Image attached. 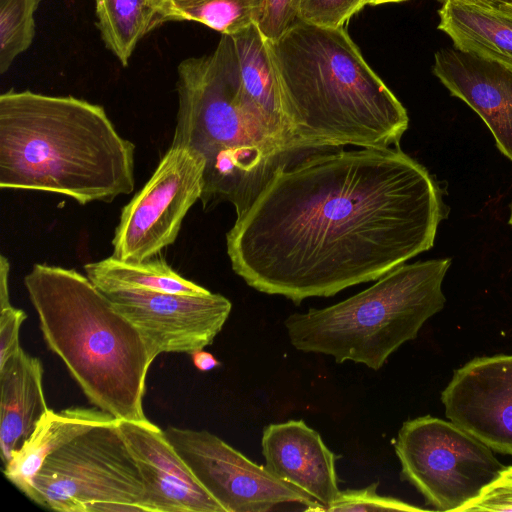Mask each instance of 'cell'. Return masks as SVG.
Masks as SVG:
<instances>
[{"mask_svg": "<svg viewBox=\"0 0 512 512\" xmlns=\"http://www.w3.org/2000/svg\"><path fill=\"white\" fill-rule=\"evenodd\" d=\"M444 208L399 146L322 150L280 167L226 234L248 286L299 305L373 280L429 250Z\"/></svg>", "mask_w": 512, "mask_h": 512, "instance_id": "obj_1", "label": "cell"}, {"mask_svg": "<svg viewBox=\"0 0 512 512\" xmlns=\"http://www.w3.org/2000/svg\"><path fill=\"white\" fill-rule=\"evenodd\" d=\"M269 48L300 155L399 145L407 111L343 27L298 21Z\"/></svg>", "mask_w": 512, "mask_h": 512, "instance_id": "obj_2", "label": "cell"}, {"mask_svg": "<svg viewBox=\"0 0 512 512\" xmlns=\"http://www.w3.org/2000/svg\"><path fill=\"white\" fill-rule=\"evenodd\" d=\"M134 154L100 105L28 90L0 95L1 189L110 203L134 189Z\"/></svg>", "mask_w": 512, "mask_h": 512, "instance_id": "obj_3", "label": "cell"}, {"mask_svg": "<svg viewBox=\"0 0 512 512\" xmlns=\"http://www.w3.org/2000/svg\"><path fill=\"white\" fill-rule=\"evenodd\" d=\"M178 112L172 146L205 162L204 209L229 202L240 217L274 173L296 158L248 105L233 38L222 34L215 50L177 68Z\"/></svg>", "mask_w": 512, "mask_h": 512, "instance_id": "obj_4", "label": "cell"}, {"mask_svg": "<svg viewBox=\"0 0 512 512\" xmlns=\"http://www.w3.org/2000/svg\"><path fill=\"white\" fill-rule=\"evenodd\" d=\"M24 284L47 347L88 400L118 420L147 421L152 361L136 327L74 269L34 264Z\"/></svg>", "mask_w": 512, "mask_h": 512, "instance_id": "obj_5", "label": "cell"}, {"mask_svg": "<svg viewBox=\"0 0 512 512\" xmlns=\"http://www.w3.org/2000/svg\"><path fill=\"white\" fill-rule=\"evenodd\" d=\"M451 260L401 264L369 288L339 303L293 313L284 321L292 346L379 370L424 323L442 310Z\"/></svg>", "mask_w": 512, "mask_h": 512, "instance_id": "obj_6", "label": "cell"}, {"mask_svg": "<svg viewBox=\"0 0 512 512\" xmlns=\"http://www.w3.org/2000/svg\"><path fill=\"white\" fill-rule=\"evenodd\" d=\"M394 448L402 477L441 511L458 512L505 468L483 442L429 415L404 422Z\"/></svg>", "mask_w": 512, "mask_h": 512, "instance_id": "obj_7", "label": "cell"}, {"mask_svg": "<svg viewBox=\"0 0 512 512\" xmlns=\"http://www.w3.org/2000/svg\"><path fill=\"white\" fill-rule=\"evenodd\" d=\"M118 423L93 427L50 454L34 477L29 499L59 512H82L99 501L145 506L140 471Z\"/></svg>", "mask_w": 512, "mask_h": 512, "instance_id": "obj_8", "label": "cell"}, {"mask_svg": "<svg viewBox=\"0 0 512 512\" xmlns=\"http://www.w3.org/2000/svg\"><path fill=\"white\" fill-rule=\"evenodd\" d=\"M204 169L198 154L171 145L146 184L123 207L112 256L141 262L172 245L186 214L201 198Z\"/></svg>", "mask_w": 512, "mask_h": 512, "instance_id": "obj_9", "label": "cell"}, {"mask_svg": "<svg viewBox=\"0 0 512 512\" xmlns=\"http://www.w3.org/2000/svg\"><path fill=\"white\" fill-rule=\"evenodd\" d=\"M164 434L198 482L225 512H267L284 503L323 510L310 495L280 480L265 465L249 460L206 430L170 426Z\"/></svg>", "mask_w": 512, "mask_h": 512, "instance_id": "obj_10", "label": "cell"}, {"mask_svg": "<svg viewBox=\"0 0 512 512\" xmlns=\"http://www.w3.org/2000/svg\"><path fill=\"white\" fill-rule=\"evenodd\" d=\"M139 331L151 361L161 353H187L212 344L232 304L221 294L183 295L141 289L102 291Z\"/></svg>", "mask_w": 512, "mask_h": 512, "instance_id": "obj_11", "label": "cell"}, {"mask_svg": "<svg viewBox=\"0 0 512 512\" xmlns=\"http://www.w3.org/2000/svg\"><path fill=\"white\" fill-rule=\"evenodd\" d=\"M441 400L451 422L512 455V355L475 358L455 370Z\"/></svg>", "mask_w": 512, "mask_h": 512, "instance_id": "obj_12", "label": "cell"}, {"mask_svg": "<svg viewBox=\"0 0 512 512\" xmlns=\"http://www.w3.org/2000/svg\"><path fill=\"white\" fill-rule=\"evenodd\" d=\"M118 426L138 465L149 512H225L174 450L164 430L149 420H119Z\"/></svg>", "mask_w": 512, "mask_h": 512, "instance_id": "obj_13", "label": "cell"}, {"mask_svg": "<svg viewBox=\"0 0 512 512\" xmlns=\"http://www.w3.org/2000/svg\"><path fill=\"white\" fill-rule=\"evenodd\" d=\"M432 72L483 119L498 149L512 160V69L453 47L435 53Z\"/></svg>", "mask_w": 512, "mask_h": 512, "instance_id": "obj_14", "label": "cell"}, {"mask_svg": "<svg viewBox=\"0 0 512 512\" xmlns=\"http://www.w3.org/2000/svg\"><path fill=\"white\" fill-rule=\"evenodd\" d=\"M262 454L267 469L304 491L325 511L339 493L336 455L303 420L269 424L263 430Z\"/></svg>", "mask_w": 512, "mask_h": 512, "instance_id": "obj_15", "label": "cell"}, {"mask_svg": "<svg viewBox=\"0 0 512 512\" xmlns=\"http://www.w3.org/2000/svg\"><path fill=\"white\" fill-rule=\"evenodd\" d=\"M438 29L453 47L512 69V1L441 0Z\"/></svg>", "mask_w": 512, "mask_h": 512, "instance_id": "obj_16", "label": "cell"}, {"mask_svg": "<svg viewBox=\"0 0 512 512\" xmlns=\"http://www.w3.org/2000/svg\"><path fill=\"white\" fill-rule=\"evenodd\" d=\"M234 41L244 97L256 116L289 152L294 148L291 126L285 111L281 86L268 40L257 24L231 36Z\"/></svg>", "mask_w": 512, "mask_h": 512, "instance_id": "obj_17", "label": "cell"}, {"mask_svg": "<svg viewBox=\"0 0 512 512\" xmlns=\"http://www.w3.org/2000/svg\"><path fill=\"white\" fill-rule=\"evenodd\" d=\"M0 448L5 465L49 409L40 359L22 348L0 366Z\"/></svg>", "mask_w": 512, "mask_h": 512, "instance_id": "obj_18", "label": "cell"}, {"mask_svg": "<svg viewBox=\"0 0 512 512\" xmlns=\"http://www.w3.org/2000/svg\"><path fill=\"white\" fill-rule=\"evenodd\" d=\"M117 421L97 407H70L58 412L48 409L28 438L12 452L10 460L3 465V473L30 498L34 477L50 454L93 427Z\"/></svg>", "mask_w": 512, "mask_h": 512, "instance_id": "obj_19", "label": "cell"}, {"mask_svg": "<svg viewBox=\"0 0 512 512\" xmlns=\"http://www.w3.org/2000/svg\"><path fill=\"white\" fill-rule=\"evenodd\" d=\"M86 276L101 291L141 289L183 295H205L208 289L177 273L163 258L141 262L113 256L84 265Z\"/></svg>", "mask_w": 512, "mask_h": 512, "instance_id": "obj_20", "label": "cell"}, {"mask_svg": "<svg viewBox=\"0 0 512 512\" xmlns=\"http://www.w3.org/2000/svg\"><path fill=\"white\" fill-rule=\"evenodd\" d=\"M97 27L106 47L123 66L139 41L159 25L160 0H94Z\"/></svg>", "mask_w": 512, "mask_h": 512, "instance_id": "obj_21", "label": "cell"}, {"mask_svg": "<svg viewBox=\"0 0 512 512\" xmlns=\"http://www.w3.org/2000/svg\"><path fill=\"white\" fill-rule=\"evenodd\" d=\"M266 0H160L158 22L195 21L232 36L258 24Z\"/></svg>", "mask_w": 512, "mask_h": 512, "instance_id": "obj_22", "label": "cell"}, {"mask_svg": "<svg viewBox=\"0 0 512 512\" xmlns=\"http://www.w3.org/2000/svg\"><path fill=\"white\" fill-rule=\"evenodd\" d=\"M41 0H0V73L25 52L35 36V12Z\"/></svg>", "mask_w": 512, "mask_h": 512, "instance_id": "obj_23", "label": "cell"}, {"mask_svg": "<svg viewBox=\"0 0 512 512\" xmlns=\"http://www.w3.org/2000/svg\"><path fill=\"white\" fill-rule=\"evenodd\" d=\"M379 482L361 489L339 491L335 500L325 511H423L422 508L406 503L398 498L383 496L377 493Z\"/></svg>", "mask_w": 512, "mask_h": 512, "instance_id": "obj_24", "label": "cell"}, {"mask_svg": "<svg viewBox=\"0 0 512 512\" xmlns=\"http://www.w3.org/2000/svg\"><path fill=\"white\" fill-rule=\"evenodd\" d=\"M366 4L367 0H301L299 20L315 26L339 28Z\"/></svg>", "mask_w": 512, "mask_h": 512, "instance_id": "obj_25", "label": "cell"}, {"mask_svg": "<svg viewBox=\"0 0 512 512\" xmlns=\"http://www.w3.org/2000/svg\"><path fill=\"white\" fill-rule=\"evenodd\" d=\"M301 0H266L264 15L257 24L262 35L275 42L299 20Z\"/></svg>", "mask_w": 512, "mask_h": 512, "instance_id": "obj_26", "label": "cell"}, {"mask_svg": "<svg viewBox=\"0 0 512 512\" xmlns=\"http://www.w3.org/2000/svg\"><path fill=\"white\" fill-rule=\"evenodd\" d=\"M474 511H512V466L505 467L478 497L458 510Z\"/></svg>", "mask_w": 512, "mask_h": 512, "instance_id": "obj_27", "label": "cell"}, {"mask_svg": "<svg viewBox=\"0 0 512 512\" xmlns=\"http://www.w3.org/2000/svg\"><path fill=\"white\" fill-rule=\"evenodd\" d=\"M27 318L25 311L9 304L1 307L0 314V366L21 348L19 332Z\"/></svg>", "mask_w": 512, "mask_h": 512, "instance_id": "obj_28", "label": "cell"}, {"mask_svg": "<svg viewBox=\"0 0 512 512\" xmlns=\"http://www.w3.org/2000/svg\"><path fill=\"white\" fill-rule=\"evenodd\" d=\"M82 512H148V509L139 503L99 501L85 505Z\"/></svg>", "mask_w": 512, "mask_h": 512, "instance_id": "obj_29", "label": "cell"}, {"mask_svg": "<svg viewBox=\"0 0 512 512\" xmlns=\"http://www.w3.org/2000/svg\"><path fill=\"white\" fill-rule=\"evenodd\" d=\"M191 357L194 366L202 372H207L220 366L218 359L204 349L193 352Z\"/></svg>", "mask_w": 512, "mask_h": 512, "instance_id": "obj_30", "label": "cell"}, {"mask_svg": "<svg viewBox=\"0 0 512 512\" xmlns=\"http://www.w3.org/2000/svg\"><path fill=\"white\" fill-rule=\"evenodd\" d=\"M10 264L8 259L1 255L0 257V305L1 307L7 306L10 303L9 289H8V276Z\"/></svg>", "mask_w": 512, "mask_h": 512, "instance_id": "obj_31", "label": "cell"}, {"mask_svg": "<svg viewBox=\"0 0 512 512\" xmlns=\"http://www.w3.org/2000/svg\"><path fill=\"white\" fill-rule=\"evenodd\" d=\"M406 0H367V4L370 5H379V4H385V3H398Z\"/></svg>", "mask_w": 512, "mask_h": 512, "instance_id": "obj_32", "label": "cell"}, {"mask_svg": "<svg viewBox=\"0 0 512 512\" xmlns=\"http://www.w3.org/2000/svg\"><path fill=\"white\" fill-rule=\"evenodd\" d=\"M509 224L512 226V204H511V213L509 218Z\"/></svg>", "mask_w": 512, "mask_h": 512, "instance_id": "obj_33", "label": "cell"}, {"mask_svg": "<svg viewBox=\"0 0 512 512\" xmlns=\"http://www.w3.org/2000/svg\"><path fill=\"white\" fill-rule=\"evenodd\" d=\"M510 1H512V0H510Z\"/></svg>", "mask_w": 512, "mask_h": 512, "instance_id": "obj_34", "label": "cell"}]
</instances>
